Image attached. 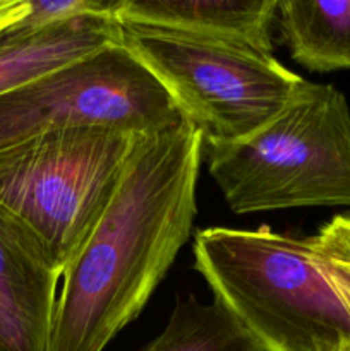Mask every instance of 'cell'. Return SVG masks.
I'll return each mask as SVG.
<instances>
[{"label": "cell", "mask_w": 350, "mask_h": 351, "mask_svg": "<svg viewBox=\"0 0 350 351\" xmlns=\"http://www.w3.org/2000/svg\"><path fill=\"white\" fill-rule=\"evenodd\" d=\"M202 139L185 122L134 144L103 215L64 271L47 351H103L136 321L194 228Z\"/></svg>", "instance_id": "6da1fadb"}, {"label": "cell", "mask_w": 350, "mask_h": 351, "mask_svg": "<svg viewBox=\"0 0 350 351\" xmlns=\"http://www.w3.org/2000/svg\"><path fill=\"white\" fill-rule=\"evenodd\" d=\"M194 269L263 351H350V314L319 269L312 237L211 226Z\"/></svg>", "instance_id": "7a4b0ae2"}, {"label": "cell", "mask_w": 350, "mask_h": 351, "mask_svg": "<svg viewBox=\"0 0 350 351\" xmlns=\"http://www.w3.org/2000/svg\"><path fill=\"white\" fill-rule=\"evenodd\" d=\"M202 154L235 215L350 208V106L331 84L302 77L266 125Z\"/></svg>", "instance_id": "3957f363"}, {"label": "cell", "mask_w": 350, "mask_h": 351, "mask_svg": "<svg viewBox=\"0 0 350 351\" xmlns=\"http://www.w3.org/2000/svg\"><path fill=\"white\" fill-rule=\"evenodd\" d=\"M139 137L81 127L0 149V219L55 276L108 206Z\"/></svg>", "instance_id": "277c9868"}, {"label": "cell", "mask_w": 350, "mask_h": 351, "mask_svg": "<svg viewBox=\"0 0 350 351\" xmlns=\"http://www.w3.org/2000/svg\"><path fill=\"white\" fill-rule=\"evenodd\" d=\"M122 45L165 89L205 146L247 139L287 105L301 75L273 55L122 26Z\"/></svg>", "instance_id": "5b68a950"}, {"label": "cell", "mask_w": 350, "mask_h": 351, "mask_svg": "<svg viewBox=\"0 0 350 351\" xmlns=\"http://www.w3.org/2000/svg\"><path fill=\"white\" fill-rule=\"evenodd\" d=\"M182 122L156 79L117 43L0 96V149L54 130L108 127L151 136Z\"/></svg>", "instance_id": "8992f818"}, {"label": "cell", "mask_w": 350, "mask_h": 351, "mask_svg": "<svg viewBox=\"0 0 350 351\" xmlns=\"http://www.w3.org/2000/svg\"><path fill=\"white\" fill-rule=\"evenodd\" d=\"M275 12V0H119L115 21L273 55Z\"/></svg>", "instance_id": "52a82bcc"}, {"label": "cell", "mask_w": 350, "mask_h": 351, "mask_svg": "<svg viewBox=\"0 0 350 351\" xmlns=\"http://www.w3.org/2000/svg\"><path fill=\"white\" fill-rule=\"evenodd\" d=\"M58 280L0 219V351H47Z\"/></svg>", "instance_id": "ba28073f"}, {"label": "cell", "mask_w": 350, "mask_h": 351, "mask_svg": "<svg viewBox=\"0 0 350 351\" xmlns=\"http://www.w3.org/2000/svg\"><path fill=\"white\" fill-rule=\"evenodd\" d=\"M124 27L112 17H81L17 43H0V96L86 57L122 43Z\"/></svg>", "instance_id": "9c48e42d"}, {"label": "cell", "mask_w": 350, "mask_h": 351, "mask_svg": "<svg viewBox=\"0 0 350 351\" xmlns=\"http://www.w3.org/2000/svg\"><path fill=\"white\" fill-rule=\"evenodd\" d=\"M290 57L311 72L350 69V0H285L275 12Z\"/></svg>", "instance_id": "30bf717a"}, {"label": "cell", "mask_w": 350, "mask_h": 351, "mask_svg": "<svg viewBox=\"0 0 350 351\" xmlns=\"http://www.w3.org/2000/svg\"><path fill=\"white\" fill-rule=\"evenodd\" d=\"M143 351H263L220 302L178 298L163 331Z\"/></svg>", "instance_id": "8fae6325"}, {"label": "cell", "mask_w": 350, "mask_h": 351, "mask_svg": "<svg viewBox=\"0 0 350 351\" xmlns=\"http://www.w3.org/2000/svg\"><path fill=\"white\" fill-rule=\"evenodd\" d=\"M26 16L0 36V43L9 45L51 29L81 17H112L119 0H30Z\"/></svg>", "instance_id": "7c38bea8"}, {"label": "cell", "mask_w": 350, "mask_h": 351, "mask_svg": "<svg viewBox=\"0 0 350 351\" xmlns=\"http://www.w3.org/2000/svg\"><path fill=\"white\" fill-rule=\"evenodd\" d=\"M316 263L350 314V213L335 215L312 235Z\"/></svg>", "instance_id": "4fadbf2b"}, {"label": "cell", "mask_w": 350, "mask_h": 351, "mask_svg": "<svg viewBox=\"0 0 350 351\" xmlns=\"http://www.w3.org/2000/svg\"><path fill=\"white\" fill-rule=\"evenodd\" d=\"M30 5V0H0V36L26 16Z\"/></svg>", "instance_id": "5bb4252c"}]
</instances>
